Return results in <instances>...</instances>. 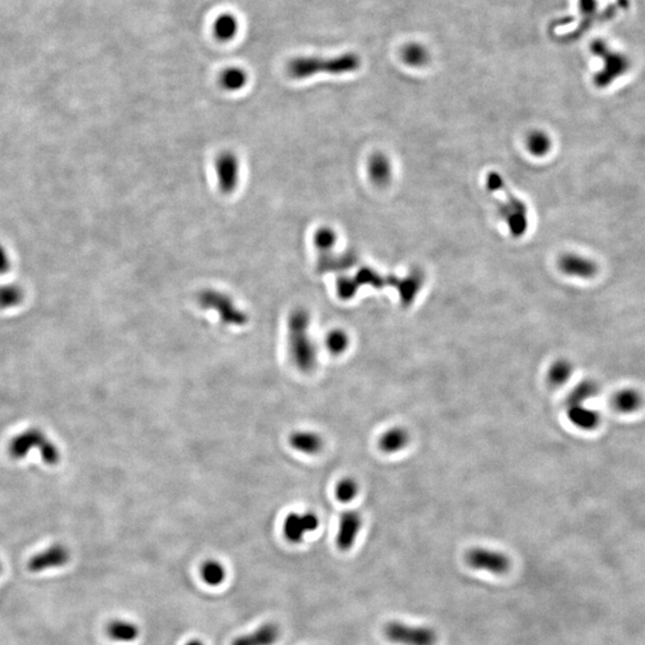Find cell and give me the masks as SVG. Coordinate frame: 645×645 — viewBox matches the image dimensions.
<instances>
[{"instance_id":"obj_1","label":"cell","mask_w":645,"mask_h":645,"mask_svg":"<svg viewBox=\"0 0 645 645\" xmlns=\"http://www.w3.org/2000/svg\"><path fill=\"white\" fill-rule=\"evenodd\" d=\"M311 314L304 308H296L288 317V350L296 370L303 373L314 371L318 349L310 333Z\"/></svg>"},{"instance_id":"obj_2","label":"cell","mask_w":645,"mask_h":645,"mask_svg":"<svg viewBox=\"0 0 645 645\" xmlns=\"http://www.w3.org/2000/svg\"><path fill=\"white\" fill-rule=\"evenodd\" d=\"M360 58L353 53L338 55L333 58L321 56H298L288 63L287 72L293 79H306L313 75H344L354 72L360 67Z\"/></svg>"},{"instance_id":"obj_3","label":"cell","mask_w":645,"mask_h":645,"mask_svg":"<svg viewBox=\"0 0 645 645\" xmlns=\"http://www.w3.org/2000/svg\"><path fill=\"white\" fill-rule=\"evenodd\" d=\"M487 188L492 194H502L504 201L496 200L497 209L503 219L513 237L520 238L529 227L527 207L522 201L514 196L508 185H506L503 179L497 172H490L487 176Z\"/></svg>"},{"instance_id":"obj_4","label":"cell","mask_w":645,"mask_h":645,"mask_svg":"<svg viewBox=\"0 0 645 645\" xmlns=\"http://www.w3.org/2000/svg\"><path fill=\"white\" fill-rule=\"evenodd\" d=\"M33 450H38L42 462L50 466H55L60 462L58 446L47 437L40 429H28L13 437L8 445V455L15 460H22Z\"/></svg>"},{"instance_id":"obj_5","label":"cell","mask_w":645,"mask_h":645,"mask_svg":"<svg viewBox=\"0 0 645 645\" xmlns=\"http://www.w3.org/2000/svg\"><path fill=\"white\" fill-rule=\"evenodd\" d=\"M591 52L602 60L601 70L594 75L596 88H608L629 72L630 59L621 52L609 50L605 42H594L591 45Z\"/></svg>"},{"instance_id":"obj_6","label":"cell","mask_w":645,"mask_h":645,"mask_svg":"<svg viewBox=\"0 0 645 645\" xmlns=\"http://www.w3.org/2000/svg\"><path fill=\"white\" fill-rule=\"evenodd\" d=\"M197 303L204 310L217 313L224 324L243 326L248 323V314L224 291L213 288L204 289L197 294Z\"/></svg>"},{"instance_id":"obj_7","label":"cell","mask_w":645,"mask_h":645,"mask_svg":"<svg viewBox=\"0 0 645 645\" xmlns=\"http://www.w3.org/2000/svg\"><path fill=\"white\" fill-rule=\"evenodd\" d=\"M388 641L402 645H435L437 635L425 626H410L400 621H391L384 629Z\"/></svg>"},{"instance_id":"obj_8","label":"cell","mask_w":645,"mask_h":645,"mask_svg":"<svg viewBox=\"0 0 645 645\" xmlns=\"http://www.w3.org/2000/svg\"><path fill=\"white\" fill-rule=\"evenodd\" d=\"M465 561L473 569L490 571L496 575L507 574L512 566L508 556L484 547L469 549L465 554Z\"/></svg>"},{"instance_id":"obj_9","label":"cell","mask_w":645,"mask_h":645,"mask_svg":"<svg viewBox=\"0 0 645 645\" xmlns=\"http://www.w3.org/2000/svg\"><path fill=\"white\" fill-rule=\"evenodd\" d=\"M215 175L218 187L224 195H229L237 189L241 175L239 159L234 152L224 151L215 159Z\"/></svg>"},{"instance_id":"obj_10","label":"cell","mask_w":645,"mask_h":645,"mask_svg":"<svg viewBox=\"0 0 645 645\" xmlns=\"http://www.w3.org/2000/svg\"><path fill=\"white\" fill-rule=\"evenodd\" d=\"M319 527V517L314 513H291L283 521L282 532L289 542L298 544L306 533L313 532Z\"/></svg>"},{"instance_id":"obj_11","label":"cell","mask_w":645,"mask_h":645,"mask_svg":"<svg viewBox=\"0 0 645 645\" xmlns=\"http://www.w3.org/2000/svg\"><path fill=\"white\" fill-rule=\"evenodd\" d=\"M68 561H70L68 549L61 544H55L30 558L28 568L33 572H41V571L53 569V568L63 566Z\"/></svg>"},{"instance_id":"obj_12","label":"cell","mask_w":645,"mask_h":645,"mask_svg":"<svg viewBox=\"0 0 645 645\" xmlns=\"http://www.w3.org/2000/svg\"><path fill=\"white\" fill-rule=\"evenodd\" d=\"M558 266L568 276L584 280L594 278L599 271V266L594 261L575 254L563 255L558 261Z\"/></svg>"},{"instance_id":"obj_13","label":"cell","mask_w":645,"mask_h":645,"mask_svg":"<svg viewBox=\"0 0 645 645\" xmlns=\"http://www.w3.org/2000/svg\"><path fill=\"white\" fill-rule=\"evenodd\" d=\"M363 526L361 515L355 510H348L342 514L338 526L336 545L341 551H348L354 545L360 529Z\"/></svg>"},{"instance_id":"obj_14","label":"cell","mask_w":645,"mask_h":645,"mask_svg":"<svg viewBox=\"0 0 645 645\" xmlns=\"http://www.w3.org/2000/svg\"><path fill=\"white\" fill-rule=\"evenodd\" d=\"M358 255L353 251L343 252L341 255H335L331 251L321 252L317 261V271L319 274L336 273V271H346L358 263Z\"/></svg>"},{"instance_id":"obj_15","label":"cell","mask_w":645,"mask_h":645,"mask_svg":"<svg viewBox=\"0 0 645 645\" xmlns=\"http://www.w3.org/2000/svg\"><path fill=\"white\" fill-rule=\"evenodd\" d=\"M289 445L296 452L308 454V455H314L323 450L324 441H323V437L316 432L296 430V432H293L289 437Z\"/></svg>"},{"instance_id":"obj_16","label":"cell","mask_w":645,"mask_h":645,"mask_svg":"<svg viewBox=\"0 0 645 645\" xmlns=\"http://www.w3.org/2000/svg\"><path fill=\"white\" fill-rule=\"evenodd\" d=\"M280 629L274 623H266L254 632L243 635L232 642V645H273L279 641Z\"/></svg>"},{"instance_id":"obj_17","label":"cell","mask_w":645,"mask_h":645,"mask_svg":"<svg viewBox=\"0 0 645 645\" xmlns=\"http://www.w3.org/2000/svg\"><path fill=\"white\" fill-rule=\"evenodd\" d=\"M568 418L576 428L582 430H594L601 423V415L594 409L583 405L568 407Z\"/></svg>"},{"instance_id":"obj_18","label":"cell","mask_w":645,"mask_h":645,"mask_svg":"<svg viewBox=\"0 0 645 645\" xmlns=\"http://www.w3.org/2000/svg\"><path fill=\"white\" fill-rule=\"evenodd\" d=\"M355 282L358 287L361 286H372L380 289L384 287H400L402 279H398L393 275H381L378 271H373L368 266H363L354 276Z\"/></svg>"},{"instance_id":"obj_19","label":"cell","mask_w":645,"mask_h":645,"mask_svg":"<svg viewBox=\"0 0 645 645\" xmlns=\"http://www.w3.org/2000/svg\"><path fill=\"white\" fill-rule=\"evenodd\" d=\"M410 441V435L403 427H392L384 432L380 437L378 446L380 450L386 454L398 453L403 450Z\"/></svg>"},{"instance_id":"obj_20","label":"cell","mask_w":645,"mask_h":645,"mask_svg":"<svg viewBox=\"0 0 645 645\" xmlns=\"http://www.w3.org/2000/svg\"><path fill=\"white\" fill-rule=\"evenodd\" d=\"M423 282H425V275L418 269L412 271L407 278L402 279L397 291L400 293V301L403 306L408 308L413 303L417 294L420 293V288L423 287Z\"/></svg>"},{"instance_id":"obj_21","label":"cell","mask_w":645,"mask_h":645,"mask_svg":"<svg viewBox=\"0 0 645 645\" xmlns=\"http://www.w3.org/2000/svg\"><path fill=\"white\" fill-rule=\"evenodd\" d=\"M368 175L373 183L377 185H385L391 179V165L386 155L383 153H374L368 160Z\"/></svg>"},{"instance_id":"obj_22","label":"cell","mask_w":645,"mask_h":645,"mask_svg":"<svg viewBox=\"0 0 645 645\" xmlns=\"http://www.w3.org/2000/svg\"><path fill=\"white\" fill-rule=\"evenodd\" d=\"M613 405L618 411L621 413H635L637 412L643 405V397L641 393L635 390V388H624L619 392L613 398Z\"/></svg>"},{"instance_id":"obj_23","label":"cell","mask_w":645,"mask_h":645,"mask_svg":"<svg viewBox=\"0 0 645 645\" xmlns=\"http://www.w3.org/2000/svg\"><path fill=\"white\" fill-rule=\"evenodd\" d=\"M598 393H599V385L594 380H583L581 383L577 384L571 390L570 393L568 395L566 407L583 405V404L587 403L588 400L595 398Z\"/></svg>"},{"instance_id":"obj_24","label":"cell","mask_w":645,"mask_h":645,"mask_svg":"<svg viewBox=\"0 0 645 645\" xmlns=\"http://www.w3.org/2000/svg\"><path fill=\"white\" fill-rule=\"evenodd\" d=\"M107 633H108L109 638H112L113 641L129 643V642L135 641L139 637L140 630L137 624L130 623V621H113L109 623Z\"/></svg>"},{"instance_id":"obj_25","label":"cell","mask_w":645,"mask_h":645,"mask_svg":"<svg viewBox=\"0 0 645 645\" xmlns=\"http://www.w3.org/2000/svg\"><path fill=\"white\" fill-rule=\"evenodd\" d=\"M219 82L226 91H238L248 83V73L239 67H229L222 71Z\"/></svg>"},{"instance_id":"obj_26","label":"cell","mask_w":645,"mask_h":645,"mask_svg":"<svg viewBox=\"0 0 645 645\" xmlns=\"http://www.w3.org/2000/svg\"><path fill=\"white\" fill-rule=\"evenodd\" d=\"M572 372H574V368L570 361L564 360V358L554 361L547 372V380H549V385L554 387L562 386L569 381Z\"/></svg>"},{"instance_id":"obj_27","label":"cell","mask_w":645,"mask_h":645,"mask_svg":"<svg viewBox=\"0 0 645 645\" xmlns=\"http://www.w3.org/2000/svg\"><path fill=\"white\" fill-rule=\"evenodd\" d=\"M238 22L231 13H224L214 22V35L220 41H229L236 36Z\"/></svg>"},{"instance_id":"obj_28","label":"cell","mask_w":645,"mask_h":645,"mask_svg":"<svg viewBox=\"0 0 645 645\" xmlns=\"http://www.w3.org/2000/svg\"><path fill=\"white\" fill-rule=\"evenodd\" d=\"M201 576L204 582L208 586L217 587L219 584L225 581L226 570L225 566H222L220 562L209 559L204 562L201 566Z\"/></svg>"},{"instance_id":"obj_29","label":"cell","mask_w":645,"mask_h":645,"mask_svg":"<svg viewBox=\"0 0 645 645\" xmlns=\"http://www.w3.org/2000/svg\"><path fill=\"white\" fill-rule=\"evenodd\" d=\"M350 338L348 333L342 329H333L326 335L325 344L330 353L333 355H341L348 349Z\"/></svg>"},{"instance_id":"obj_30","label":"cell","mask_w":645,"mask_h":645,"mask_svg":"<svg viewBox=\"0 0 645 645\" xmlns=\"http://www.w3.org/2000/svg\"><path fill=\"white\" fill-rule=\"evenodd\" d=\"M551 145L552 142L549 135L541 130H534L532 133H529L527 137L529 151L533 155H537V157H542L549 153Z\"/></svg>"},{"instance_id":"obj_31","label":"cell","mask_w":645,"mask_h":645,"mask_svg":"<svg viewBox=\"0 0 645 645\" xmlns=\"http://www.w3.org/2000/svg\"><path fill=\"white\" fill-rule=\"evenodd\" d=\"M402 58L405 63H408L412 67L425 66L428 61V53L423 47L416 43H411L403 48L402 52Z\"/></svg>"},{"instance_id":"obj_32","label":"cell","mask_w":645,"mask_h":645,"mask_svg":"<svg viewBox=\"0 0 645 645\" xmlns=\"http://www.w3.org/2000/svg\"><path fill=\"white\" fill-rule=\"evenodd\" d=\"M335 494L342 503H349L358 494V484L354 478H342L335 487Z\"/></svg>"},{"instance_id":"obj_33","label":"cell","mask_w":645,"mask_h":645,"mask_svg":"<svg viewBox=\"0 0 645 645\" xmlns=\"http://www.w3.org/2000/svg\"><path fill=\"white\" fill-rule=\"evenodd\" d=\"M336 241H337V234L330 227H321L317 231L313 237L314 245L317 246L319 252H328V251L333 250Z\"/></svg>"},{"instance_id":"obj_34","label":"cell","mask_w":645,"mask_h":645,"mask_svg":"<svg viewBox=\"0 0 645 645\" xmlns=\"http://www.w3.org/2000/svg\"><path fill=\"white\" fill-rule=\"evenodd\" d=\"M358 283L355 282L354 278L349 276H342L337 280L336 283V289H337V296L342 300L353 299L358 291Z\"/></svg>"},{"instance_id":"obj_35","label":"cell","mask_w":645,"mask_h":645,"mask_svg":"<svg viewBox=\"0 0 645 645\" xmlns=\"http://www.w3.org/2000/svg\"><path fill=\"white\" fill-rule=\"evenodd\" d=\"M18 303V294L16 291H3L0 293V308H8Z\"/></svg>"},{"instance_id":"obj_36","label":"cell","mask_w":645,"mask_h":645,"mask_svg":"<svg viewBox=\"0 0 645 645\" xmlns=\"http://www.w3.org/2000/svg\"><path fill=\"white\" fill-rule=\"evenodd\" d=\"M185 645H204V643L201 641H197V639H192V641L188 642Z\"/></svg>"},{"instance_id":"obj_37","label":"cell","mask_w":645,"mask_h":645,"mask_svg":"<svg viewBox=\"0 0 645 645\" xmlns=\"http://www.w3.org/2000/svg\"><path fill=\"white\" fill-rule=\"evenodd\" d=\"M0 570H1V564H0Z\"/></svg>"}]
</instances>
